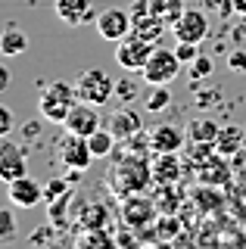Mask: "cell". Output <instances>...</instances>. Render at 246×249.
<instances>
[{
  "instance_id": "35",
  "label": "cell",
  "mask_w": 246,
  "mask_h": 249,
  "mask_svg": "<svg viewBox=\"0 0 246 249\" xmlns=\"http://www.w3.org/2000/svg\"><path fill=\"white\" fill-rule=\"evenodd\" d=\"M10 81H13V75H10V69L0 62V93H3L6 88H10Z\"/></svg>"
},
{
  "instance_id": "27",
  "label": "cell",
  "mask_w": 246,
  "mask_h": 249,
  "mask_svg": "<svg viewBox=\"0 0 246 249\" xmlns=\"http://www.w3.org/2000/svg\"><path fill=\"white\" fill-rule=\"evenodd\" d=\"M115 100H122V103H134L137 100V81L131 75H122L115 81Z\"/></svg>"
},
{
  "instance_id": "26",
  "label": "cell",
  "mask_w": 246,
  "mask_h": 249,
  "mask_svg": "<svg viewBox=\"0 0 246 249\" xmlns=\"http://www.w3.org/2000/svg\"><path fill=\"white\" fill-rule=\"evenodd\" d=\"M66 193H72V184H69V178H50V181L44 184V202H53V199L66 196Z\"/></svg>"
},
{
  "instance_id": "20",
  "label": "cell",
  "mask_w": 246,
  "mask_h": 249,
  "mask_svg": "<svg viewBox=\"0 0 246 249\" xmlns=\"http://www.w3.org/2000/svg\"><path fill=\"white\" fill-rule=\"evenodd\" d=\"M115 143H119V137H115L109 128H97L94 134L88 137V146H90V153H94V159H106V156H112Z\"/></svg>"
},
{
  "instance_id": "31",
  "label": "cell",
  "mask_w": 246,
  "mask_h": 249,
  "mask_svg": "<svg viewBox=\"0 0 246 249\" xmlns=\"http://www.w3.org/2000/svg\"><path fill=\"white\" fill-rule=\"evenodd\" d=\"M175 53H178V59L181 62H193L199 56V44H190V41H178V47H175Z\"/></svg>"
},
{
  "instance_id": "10",
  "label": "cell",
  "mask_w": 246,
  "mask_h": 249,
  "mask_svg": "<svg viewBox=\"0 0 246 249\" xmlns=\"http://www.w3.org/2000/svg\"><path fill=\"white\" fill-rule=\"evenodd\" d=\"M175 41H190V44H203L209 37V19L203 10H184L181 19L172 25Z\"/></svg>"
},
{
  "instance_id": "25",
  "label": "cell",
  "mask_w": 246,
  "mask_h": 249,
  "mask_svg": "<svg viewBox=\"0 0 246 249\" xmlns=\"http://www.w3.org/2000/svg\"><path fill=\"white\" fill-rule=\"evenodd\" d=\"M19 233V221H16V212H13V206H3L0 209V240H16Z\"/></svg>"
},
{
  "instance_id": "12",
  "label": "cell",
  "mask_w": 246,
  "mask_h": 249,
  "mask_svg": "<svg viewBox=\"0 0 246 249\" xmlns=\"http://www.w3.org/2000/svg\"><path fill=\"white\" fill-rule=\"evenodd\" d=\"M6 199L19 209H35L37 202H44V184H37L35 178L22 175V178L6 184Z\"/></svg>"
},
{
  "instance_id": "32",
  "label": "cell",
  "mask_w": 246,
  "mask_h": 249,
  "mask_svg": "<svg viewBox=\"0 0 246 249\" xmlns=\"http://www.w3.org/2000/svg\"><path fill=\"white\" fill-rule=\"evenodd\" d=\"M156 231H159V240H165V237H175V233H178V221H175L172 215H165V218H156Z\"/></svg>"
},
{
  "instance_id": "4",
  "label": "cell",
  "mask_w": 246,
  "mask_h": 249,
  "mask_svg": "<svg viewBox=\"0 0 246 249\" xmlns=\"http://www.w3.org/2000/svg\"><path fill=\"white\" fill-rule=\"evenodd\" d=\"M184 62L178 59L175 50H165V47H153L147 66H143V81L147 84H172L178 78Z\"/></svg>"
},
{
  "instance_id": "8",
  "label": "cell",
  "mask_w": 246,
  "mask_h": 249,
  "mask_svg": "<svg viewBox=\"0 0 246 249\" xmlns=\"http://www.w3.org/2000/svg\"><path fill=\"white\" fill-rule=\"evenodd\" d=\"M94 22H97L100 37H103V41H112V44H119L122 37H128V35H131V28H134L131 13L122 10V6H109V10H103Z\"/></svg>"
},
{
  "instance_id": "11",
  "label": "cell",
  "mask_w": 246,
  "mask_h": 249,
  "mask_svg": "<svg viewBox=\"0 0 246 249\" xmlns=\"http://www.w3.org/2000/svg\"><path fill=\"white\" fill-rule=\"evenodd\" d=\"M100 106L94 103H84V100H78V103L72 106V112L66 115V122H63V128L66 131H72V134H81V137H90L97 128H103V122H100V112H97Z\"/></svg>"
},
{
  "instance_id": "16",
  "label": "cell",
  "mask_w": 246,
  "mask_h": 249,
  "mask_svg": "<svg viewBox=\"0 0 246 249\" xmlns=\"http://www.w3.org/2000/svg\"><path fill=\"white\" fill-rule=\"evenodd\" d=\"M28 50V35L22 31L19 22H6L0 31V53L3 56H22Z\"/></svg>"
},
{
  "instance_id": "9",
  "label": "cell",
  "mask_w": 246,
  "mask_h": 249,
  "mask_svg": "<svg viewBox=\"0 0 246 249\" xmlns=\"http://www.w3.org/2000/svg\"><path fill=\"white\" fill-rule=\"evenodd\" d=\"M56 153H59V159H63V165L78 168V171H84L90 162H94V153H90V146H88V137L72 134V131H66V137L56 140Z\"/></svg>"
},
{
  "instance_id": "28",
  "label": "cell",
  "mask_w": 246,
  "mask_h": 249,
  "mask_svg": "<svg viewBox=\"0 0 246 249\" xmlns=\"http://www.w3.org/2000/svg\"><path fill=\"white\" fill-rule=\"evenodd\" d=\"M212 69H215L212 56H203V53H199V56L190 62V78H193V81H203V78L212 75Z\"/></svg>"
},
{
  "instance_id": "5",
  "label": "cell",
  "mask_w": 246,
  "mask_h": 249,
  "mask_svg": "<svg viewBox=\"0 0 246 249\" xmlns=\"http://www.w3.org/2000/svg\"><path fill=\"white\" fill-rule=\"evenodd\" d=\"M156 215H159L156 202L150 196H143V193H128V196L122 199V221L131 231L153 228V224H156Z\"/></svg>"
},
{
  "instance_id": "22",
  "label": "cell",
  "mask_w": 246,
  "mask_h": 249,
  "mask_svg": "<svg viewBox=\"0 0 246 249\" xmlns=\"http://www.w3.org/2000/svg\"><path fill=\"white\" fill-rule=\"evenodd\" d=\"M168 103H172L168 84H150L147 97H143V109H147V112H162V109H168Z\"/></svg>"
},
{
  "instance_id": "3",
  "label": "cell",
  "mask_w": 246,
  "mask_h": 249,
  "mask_svg": "<svg viewBox=\"0 0 246 249\" xmlns=\"http://www.w3.org/2000/svg\"><path fill=\"white\" fill-rule=\"evenodd\" d=\"M75 90H78V100L94 106H106L109 100H115V81L103 69H84L75 81Z\"/></svg>"
},
{
  "instance_id": "14",
  "label": "cell",
  "mask_w": 246,
  "mask_h": 249,
  "mask_svg": "<svg viewBox=\"0 0 246 249\" xmlns=\"http://www.w3.org/2000/svg\"><path fill=\"white\" fill-rule=\"evenodd\" d=\"M187 134L178 128V124H156L150 134V150L153 153H178L184 146Z\"/></svg>"
},
{
  "instance_id": "18",
  "label": "cell",
  "mask_w": 246,
  "mask_h": 249,
  "mask_svg": "<svg viewBox=\"0 0 246 249\" xmlns=\"http://www.w3.org/2000/svg\"><path fill=\"white\" fill-rule=\"evenodd\" d=\"M78 224L81 228H106V224H109V209L97 199H88L78 209Z\"/></svg>"
},
{
  "instance_id": "30",
  "label": "cell",
  "mask_w": 246,
  "mask_h": 249,
  "mask_svg": "<svg viewBox=\"0 0 246 249\" xmlns=\"http://www.w3.org/2000/svg\"><path fill=\"white\" fill-rule=\"evenodd\" d=\"M44 115L41 119H32V122H25V124H19V131H22V140H25V143H32L35 137H41V131H44Z\"/></svg>"
},
{
  "instance_id": "33",
  "label": "cell",
  "mask_w": 246,
  "mask_h": 249,
  "mask_svg": "<svg viewBox=\"0 0 246 249\" xmlns=\"http://www.w3.org/2000/svg\"><path fill=\"white\" fill-rule=\"evenodd\" d=\"M228 69L230 72H246V50H230L228 53Z\"/></svg>"
},
{
  "instance_id": "15",
  "label": "cell",
  "mask_w": 246,
  "mask_h": 249,
  "mask_svg": "<svg viewBox=\"0 0 246 249\" xmlns=\"http://www.w3.org/2000/svg\"><path fill=\"white\" fill-rule=\"evenodd\" d=\"M141 115L134 112V109H128V106H122L119 112H112V119H109V131L115 137H119V143L122 140H128V137H134V134H141Z\"/></svg>"
},
{
  "instance_id": "23",
  "label": "cell",
  "mask_w": 246,
  "mask_h": 249,
  "mask_svg": "<svg viewBox=\"0 0 246 249\" xmlns=\"http://www.w3.org/2000/svg\"><path fill=\"white\" fill-rule=\"evenodd\" d=\"M150 10L156 13L159 19H165V25H175L187 6H184V0H150Z\"/></svg>"
},
{
  "instance_id": "17",
  "label": "cell",
  "mask_w": 246,
  "mask_h": 249,
  "mask_svg": "<svg viewBox=\"0 0 246 249\" xmlns=\"http://www.w3.org/2000/svg\"><path fill=\"white\" fill-rule=\"evenodd\" d=\"M153 181L156 184H175L181 175V162H178V153H156V162H153Z\"/></svg>"
},
{
  "instance_id": "2",
  "label": "cell",
  "mask_w": 246,
  "mask_h": 249,
  "mask_svg": "<svg viewBox=\"0 0 246 249\" xmlns=\"http://www.w3.org/2000/svg\"><path fill=\"white\" fill-rule=\"evenodd\" d=\"M75 103H78L75 84L53 81V84H47V88L41 90V97H37V112H41L47 122H53V124H63Z\"/></svg>"
},
{
  "instance_id": "21",
  "label": "cell",
  "mask_w": 246,
  "mask_h": 249,
  "mask_svg": "<svg viewBox=\"0 0 246 249\" xmlns=\"http://www.w3.org/2000/svg\"><path fill=\"white\" fill-rule=\"evenodd\" d=\"M218 124H215L212 119H193L187 124V137L190 143H215V137H218Z\"/></svg>"
},
{
  "instance_id": "19",
  "label": "cell",
  "mask_w": 246,
  "mask_h": 249,
  "mask_svg": "<svg viewBox=\"0 0 246 249\" xmlns=\"http://www.w3.org/2000/svg\"><path fill=\"white\" fill-rule=\"evenodd\" d=\"M162 31H165V19H159L156 13H150V16H141V19H134L131 35L143 37V41H150V44H159Z\"/></svg>"
},
{
  "instance_id": "24",
  "label": "cell",
  "mask_w": 246,
  "mask_h": 249,
  "mask_svg": "<svg viewBox=\"0 0 246 249\" xmlns=\"http://www.w3.org/2000/svg\"><path fill=\"white\" fill-rule=\"evenodd\" d=\"M240 143H243V131L240 128H221L218 137H215V146H218L221 156H230L234 150H240Z\"/></svg>"
},
{
  "instance_id": "29",
  "label": "cell",
  "mask_w": 246,
  "mask_h": 249,
  "mask_svg": "<svg viewBox=\"0 0 246 249\" xmlns=\"http://www.w3.org/2000/svg\"><path fill=\"white\" fill-rule=\"evenodd\" d=\"M16 128H19V124H16V115H13V109L0 103V137H10Z\"/></svg>"
},
{
  "instance_id": "36",
  "label": "cell",
  "mask_w": 246,
  "mask_h": 249,
  "mask_svg": "<svg viewBox=\"0 0 246 249\" xmlns=\"http://www.w3.org/2000/svg\"><path fill=\"white\" fill-rule=\"evenodd\" d=\"M115 243H119V246H134L137 237H134V233H115Z\"/></svg>"
},
{
  "instance_id": "6",
  "label": "cell",
  "mask_w": 246,
  "mask_h": 249,
  "mask_svg": "<svg viewBox=\"0 0 246 249\" xmlns=\"http://www.w3.org/2000/svg\"><path fill=\"white\" fill-rule=\"evenodd\" d=\"M153 47L156 44L143 41V37H137V35H128V37L119 41V47H115V62H119L125 72H143Z\"/></svg>"
},
{
  "instance_id": "13",
  "label": "cell",
  "mask_w": 246,
  "mask_h": 249,
  "mask_svg": "<svg viewBox=\"0 0 246 249\" xmlns=\"http://www.w3.org/2000/svg\"><path fill=\"white\" fill-rule=\"evenodd\" d=\"M53 10H56V19L63 22V25H69V28H78V25H84V22L97 19L90 0H56Z\"/></svg>"
},
{
  "instance_id": "34",
  "label": "cell",
  "mask_w": 246,
  "mask_h": 249,
  "mask_svg": "<svg viewBox=\"0 0 246 249\" xmlns=\"http://www.w3.org/2000/svg\"><path fill=\"white\" fill-rule=\"evenodd\" d=\"M128 13H131V19L150 16V13H153V10H150V0H134V3H131V10H128Z\"/></svg>"
},
{
  "instance_id": "7",
  "label": "cell",
  "mask_w": 246,
  "mask_h": 249,
  "mask_svg": "<svg viewBox=\"0 0 246 249\" xmlns=\"http://www.w3.org/2000/svg\"><path fill=\"white\" fill-rule=\"evenodd\" d=\"M28 175V153L25 146L10 137H0V181L10 184L16 178Z\"/></svg>"
},
{
  "instance_id": "1",
  "label": "cell",
  "mask_w": 246,
  "mask_h": 249,
  "mask_svg": "<svg viewBox=\"0 0 246 249\" xmlns=\"http://www.w3.org/2000/svg\"><path fill=\"white\" fill-rule=\"evenodd\" d=\"M150 181H153V168L143 159H137V153L125 156L115 168H109V184L122 196H128V193H143Z\"/></svg>"
},
{
  "instance_id": "37",
  "label": "cell",
  "mask_w": 246,
  "mask_h": 249,
  "mask_svg": "<svg viewBox=\"0 0 246 249\" xmlns=\"http://www.w3.org/2000/svg\"><path fill=\"white\" fill-rule=\"evenodd\" d=\"M234 13H240L246 19V0H234Z\"/></svg>"
}]
</instances>
